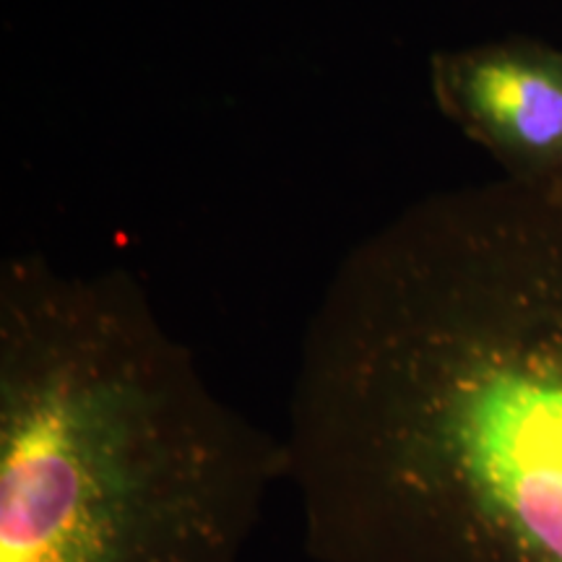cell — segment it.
Wrapping results in <instances>:
<instances>
[{"label":"cell","mask_w":562,"mask_h":562,"mask_svg":"<svg viewBox=\"0 0 562 562\" xmlns=\"http://www.w3.org/2000/svg\"><path fill=\"white\" fill-rule=\"evenodd\" d=\"M284 440L125 271L0 269V562H240Z\"/></svg>","instance_id":"cell-2"},{"label":"cell","mask_w":562,"mask_h":562,"mask_svg":"<svg viewBox=\"0 0 562 562\" xmlns=\"http://www.w3.org/2000/svg\"><path fill=\"white\" fill-rule=\"evenodd\" d=\"M442 115L501 165L503 178L562 186V50L508 37L435 53Z\"/></svg>","instance_id":"cell-3"},{"label":"cell","mask_w":562,"mask_h":562,"mask_svg":"<svg viewBox=\"0 0 562 562\" xmlns=\"http://www.w3.org/2000/svg\"><path fill=\"white\" fill-rule=\"evenodd\" d=\"M281 440L315 562H562V186L440 191L357 243Z\"/></svg>","instance_id":"cell-1"}]
</instances>
